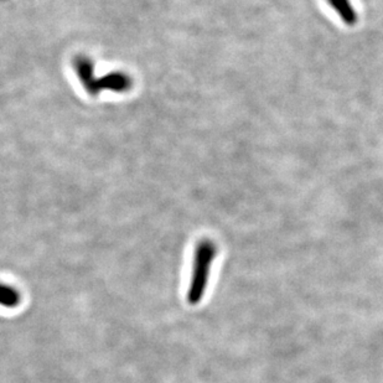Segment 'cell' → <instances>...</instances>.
<instances>
[{
	"label": "cell",
	"instance_id": "cell-4",
	"mask_svg": "<svg viewBox=\"0 0 383 383\" xmlns=\"http://www.w3.org/2000/svg\"><path fill=\"white\" fill-rule=\"evenodd\" d=\"M328 1L345 24L348 26L357 24L359 15L351 4V0H328Z\"/></svg>",
	"mask_w": 383,
	"mask_h": 383
},
{
	"label": "cell",
	"instance_id": "cell-3",
	"mask_svg": "<svg viewBox=\"0 0 383 383\" xmlns=\"http://www.w3.org/2000/svg\"><path fill=\"white\" fill-rule=\"evenodd\" d=\"M132 85V79L126 73L113 72L98 79V90H110L113 92L128 91Z\"/></svg>",
	"mask_w": 383,
	"mask_h": 383
},
{
	"label": "cell",
	"instance_id": "cell-1",
	"mask_svg": "<svg viewBox=\"0 0 383 383\" xmlns=\"http://www.w3.org/2000/svg\"><path fill=\"white\" fill-rule=\"evenodd\" d=\"M217 253V247L210 239H201L196 244L194 252V264L190 282L188 302L189 304H199L204 294L206 292L207 284L210 279V272L213 259Z\"/></svg>",
	"mask_w": 383,
	"mask_h": 383
},
{
	"label": "cell",
	"instance_id": "cell-2",
	"mask_svg": "<svg viewBox=\"0 0 383 383\" xmlns=\"http://www.w3.org/2000/svg\"><path fill=\"white\" fill-rule=\"evenodd\" d=\"M75 70L81 79V82L84 84L86 90L92 93V95H97L99 93L98 90V79L95 77L93 75V65L91 60H88L87 57L79 56L75 61Z\"/></svg>",
	"mask_w": 383,
	"mask_h": 383
}]
</instances>
